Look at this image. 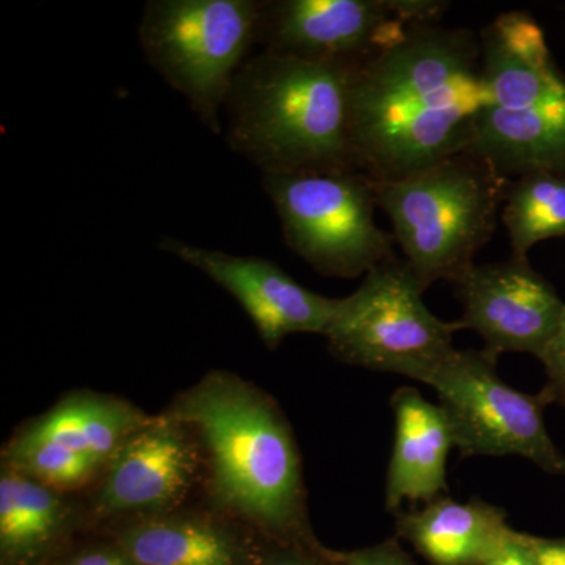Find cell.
<instances>
[{
    "instance_id": "obj_1",
    "label": "cell",
    "mask_w": 565,
    "mask_h": 565,
    "mask_svg": "<svg viewBox=\"0 0 565 565\" xmlns=\"http://www.w3.org/2000/svg\"><path fill=\"white\" fill-rule=\"evenodd\" d=\"M489 103L479 33L414 25L353 70L356 170L374 182L396 181L467 152Z\"/></svg>"
},
{
    "instance_id": "obj_2",
    "label": "cell",
    "mask_w": 565,
    "mask_h": 565,
    "mask_svg": "<svg viewBox=\"0 0 565 565\" xmlns=\"http://www.w3.org/2000/svg\"><path fill=\"white\" fill-rule=\"evenodd\" d=\"M167 414L203 448L210 492L226 516L273 541L315 535L299 448L273 397L239 375L212 371Z\"/></svg>"
},
{
    "instance_id": "obj_3",
    "label": "cell",
    "mask_w": 565,
    "mask_h": 565,
    "mask_svg": "<svg viewBox=\"0 0 565 565\" xmlns=\"http://www.w3.org/2000/svg\"><path fill=\"white\" fill-rule=\"evenodd\" d=\"M355 68L250 55L225 104L230 148L263 174L359 172L349 118Z\"/></svg>"
},
{
    "instance_id": "obj_4",
    "label": "cell",
    "mask_w": 565,
    "mask_h": 565,
    "mask_svg": "<svg viewBox=\"0 0 565 565\" xmlns=\"http://www.w3.org/2000/svg\"><path fill=\"white\" fill-rule=\"evenodd\" d=\"M479 39L490 103L467 152L509 180L530 172L565 173V74L541 25L527 11H508Z\"/></svg>"
},
{
    "instance_id": "obj_5",
    "label": "cell",
    "mask_w": 565,
    "mask_h": 565,
    "mask_svg": "<svg viewBox=\"0 0 565 565\" xmlns=\"http://www.w3.org/2000/svg\"><path fill=\"white\" fill-rule=\"evenodd\" d=\"M512 180L471 152H460L401 180L374 182L405 263L427 289L456 285L492 241Z\"/></svg>"
},
{
    "instance_id": "obj_6",
    "label": "cell",
    "mask_w": 565,
    "mask_h": 565,
    "mask_svg": "<svg viewBox=\"0 0 565 565\" xmlns=\"http://www.w3.org/2000/svg\"><path fill=\"white\" fill-rule=\"evenodd\" d=\"M258 14L259 0L145 3L139 24L145 58L211 132H222L234 77L256 44Z\"/></svg>"
},
{
    "instance_id": "obj_7",
    "label": "cell",
    "mask_w": 565,
    "mask_h": 565,
    "mask_svg": "<svg viewBox=\"0 0 565 565\" xmlns=\"http://www.w3.org/2000/svg\"><path fill=\"white\" fill-rule=\"evenodd\" d=\"M426 289L405 259L377 264L340 300L326 338L341 362L429 384L456 351L460 321L446 322L424 303Z\"/></svg>"
},
{
    "instance_id": "obj_8",
    "label": "cell",
    "mask_w": 565,
    "mask_h": 565,
    "mask_svg": "<svg viewBox=\"0 0 565 565\" xmlns=\"http://www.w3.org/2000/svg\"><path fill=\"white\" fill-rule=\"evenodd\" d=\"M282 239L316 273L355 278L393 258V234L375 222V184L360 172L263 174Z\"/></svg>"
},
{
    "instance_id": "obj_9",
    "label": "cell",
    "mask_w": 565,
    "mask_h": 565,
    "mask_svg": "<svg viewBox=\"0 0 565 565\" xmlns=\"http://www.w3.org/2000/svg\"><path fill=\"white\" fill-rule=\"evenodd\" d=\"M500 353L467 349L449 355L429 381L440 399L459 455L519 456L548 475L564 476L565 456L550 437L548 394H530L498 374Z\"/></svg>"
},
{
    "instance_id": "obj_10",
    "label": "cell",
    "mask_w": 565,
    "mask_h": 565,
    "mask_svg": "<svg viewBox=\"0 0 565 565\" xmlns=\"http://www.w3.org/2000/svg\"><path fill=\"white\" fill-rule=\"evenodd\" d=\"M444 0H259L256 44L302 61L359 66L408 29L438 24Z\"/></svg>"
},
{
    "instance_id": "obj_11",
    "label": "cell",
    "mask_w": 565,
    "mask_h": 565,
    "mask_svg": "<svg viewBox=\"0 0 565 565\" xmlns=\"http://www.w3.org/2000/svg\"><path fill=\"white\" fill-rule=\"evenodd\" d=\"M199 448L192 430L172 415L151 418L106 465L93 516L122 523L177 511L195 481Z\"/></svg>"
},
{
    "instance_id": "obj_12",
    "label": "cell",
    "mask_w": 565,
    "mask_h": 565,
    "mask_svg": "<svg viewBox=\"0 0 565 565\" xmlns=\"http://www.w3.org/2000/svg\"><path fill=\"white\" fill-rule=\"evenodd\" d=\"M456 292L463 307V330H473L497 353L541 356L555 337L565 303L552 282L527 258L475 264Z\"/></svg>"
},
{
    "instance_id": "obj_13",
    "label": "cell",
    "mask_w": 565,
    "mask_h": 565,
    "mask_svg": "<svg viewBox=\"0 0 565 565\" xmlns=\"http://www.w3.org/2000/svg\"><path fill=\"white\" fill-rule=\"evenodd\" d=\"M158 248L232 294L269 349H277L291 334L326 337L340 307L341 299L303 288L277 264L259 256L211 250L170 236L162 237Z\"/></svg>"
},
{
    "instance_id": "obj_14",
    "label": "cell",
    "mask_w": 565,
    "mask_h": 565,
    "mask_svg": "<svg viewBox=\"0 0 565 565\" xmlns=\"http://www.w3.org/2000/svg\"><path fill=\"white\" fill-rule=\"evenodd\" d=\"M109 537L141 565H256L266 541L225 514L178 511L118 523Z\"/></svg>"
},
{
    "instance_id": "obj_15",
    "label": "cell",
    "mask_w": 565,
    "mask_h": 565,
    "mask_svg": "<svg viewBox=\"0 0 565 565\" xmlns=\"http://www.w3.org/2000/svg\"><path fill=\"white\" fill-rule=\"evenodd\" d=\"M392 408L394 441L385 505L399 514L404 501L430 503L448 492V457L455 440L440 405L424 399L414 386L396 390Z\"/></svg>"
},
{
    "instance_id": "obj_16",
    "label": "cell",
    "mask_w": 565,
    "mask_h": 565,
    "mask_svg": "<svg viewBox=\"0 0 565 565\" xmlns=\"http://www.w3.org/2000/svg\"><path fill=\"white\" fill-rule=\"evenodd\" d=\"M396 533L430 565H487L512 527L503 509L479 498L459 503L440 497L419 511L399 512Z\"/></svg>"
},
{
    "instance_id": "obj_17",
    "label": "cell",
    "mask_w": 565,
    "mask_h": 565,
    "mask_svg": "<svg viewBox=\"0 0 565 565\" xmlns=\"http://www.w3.org/2000/svg\"><path fill=\"white\" fill-rule=\"evenodd\" d=\"M77 526L62 492L10 467L0 476V565H47L70 548Z\"/></svg>"
},
{
    "instance_id": "obj_18",
    "label": "cell",
    "mask_w": 565,
    "mask_h": 565,
    "mask_svg": "<svg viewBox=\"0 0 565 565\" xmlns=\"http://www.w3.org/2000/svg\"><path fill=\"white\" fill-rule=\"evenodd\" d=\"M151 416L128 401L96 393H74L21 433L51 441L106 468L115 452Z\"/></svg>"
},
{
    "instance_id": "obj_19",
    "label": "cell",
    "mask_w": 565,
    "mask_h": 565,
    "mask_svg": "<svg viewBox=\"0 0 565 565\" xmlns=\"http://www.w3.org/2000/svg\"><path fill=\"white\" fill-rule=\"evenodd\" d=\"M501 221L514 258H527L531 248L544 241L565 239V173L530 172L514 178Z\"/></svg>"
},
{
    "instance_id": "obj_20",
    "label": "cell",
    "mask_w": 565,
    "mask_h": 565,
    "mask_svg": "<svg viewBox=\"0 0 565 565\" xmlns=\"http://www.w3.org/2000/svg\"><path fill=\"white\" fill-rule=\"evenodd\" d=\"M3 465L58 492L79 489L103 470L88 457L24 433L7 446Z\"/></svg>"
},
{
    "instance_id": "obj_21",
    "label": "cell",
    "mask_w": 565,
    "mask_h": 565,
    "mask_svg": "<svg viewBox=\"0 0 565 565\" xmlns=\"http://www.w3.org/2000/svg\"><path fill=\"white\" fill-rule=\"evenodd\" d=\"M256 565H348L343 552L326 548L315 537L273 541L266 539Z\"/></svg>"
},
{
    "instance_id": "obj_22",
    "label": "cell",
    "mask_w": 565,
    "mask_h": 565,
    "mask_svg": "<svg viewBox=\"0 0 565 565\" xmlns=\"http://www.w3.org/2000/svg\"><path fill=\"white\" fill-rule=\"evenodd\" d=\"M47 565H141L109 535L103 541L71 545L63 555Z\"/></svg>"
},
{
    "instance_id": "obj_23",
    "label": "cell",
    "mask_w": 565,
    "mask_h": 565,
    "mask_svg": "<svg viewBox=\"0 0 565 565\" xmlns=\"http://www.w3.org/2000/svg\"><path fill=\"white\" fill-rule=\"evenodd\" d=\"M539 360L544 364L546 375V384L542 390L548 394L552 404L565 408V310L555 337Z\"/></svg>"
},
{
    "instance_id": "obj_24",
    "label": "cell",
    "mask_w": 565,
    "mask_h": 565,
    "mask_svg": "<svg viewBox=\"0 0 565 565\" xmlns=\"http://www.w3.org/2000/svg\"><path fill=\"white\" fill-rule=\"evenodd\" d=\"M343 553L348 565H416L397 537L386 539L381 544L366 546V548Z\"/></svg>"
},
{
    "instance_id": "obj_25",
    "label": "cell",
    "mask_w": 565,
    "mask_h": 565,
    "mask_svg": "<svg viewBox=\"0 0 565 565\" xmlns=\"http://www.w3.org/2000/svg\"><path fill=\"white\" fill-rule=\"evenodd\" d=\"M516 542L535 565H565V537H541L515 531Z\"/></svg>"
},
{
    "instance_id": "obj_26",
    "label": "cell",
    "mask_w": 565,
    "mask_h": 565,
    "mask_svg": "<svg viewBox=\"0 0 565 565\" xmlns=\"http://www.w3.org/2000/svg\"><path fill=\"white\" fill-rule=\"evenodd\" d=\"M487 565H535L531 557L526 555L525 550L516 542L515 530H512L508 541L501 546L500 552L497 553L489 561Z\"/></svg>"
}]
</instances>
